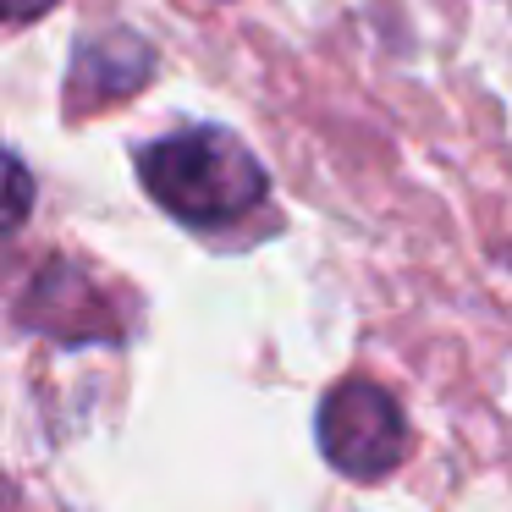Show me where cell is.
<instances>
[{"label": "cell", "instance_id": "8992f818", "mask_svg": "<svg viewBox=\"0 0 512 512\" xmlns=\"http://www.w3.org/2000/svg\"><path fill=\"white\" fill-rule=\"evenodd\" d=\"M0 6H6V23L23 28V23H34V17H45L56 0H0Z\"/></svg>", "mask_w": 512, "mask_h": 512}, {"label": "cell", "instance_id": "7a4b0ae2", "mask_svg": "<svg viewBox=\"0 0 512 512\" xmlns=\"http://www.w3.org/2000/svg\"><path fill=\"white\" fill-rule=\"evenodd\" d=\"M314 435H320L325 463L336 474L358 479V485L386 479L408 457V413L386 386H375L364 375H347L325 391Z\"/></svg>", "mask_w": 512, "mask_h": 512}, {"label": "cell", "instance_id": "3957f363", "mask_svg": "<svg viewBox=\"0 0 512 512\" xmlns=\"http://www.w3.org/2000/svg\"><path fill=\"white\" fill-rule=\"evenodd\" d=\"M17 314L28 331H50L61 342H116L122 336V325H111V309L94 292L89 270H72L67 259L39 270Z\"/></svg>", "mask_w": 512, "mask_h": 512}, {"label": "cell", "instance_id": "5b68a950", "mask_svg": "<svg viewBox=\"0 0 512 512\" xmlns=\"http://www.w3.org/2000/svg\"><path fill=\"white\" fill-rule=\"evenodd\" d=\"M6 182H12V226L28 221V204H34V182H28V166L23 160H6Z\"/></svg>", "mask_w": 512, "mask_h": 512}, {"label": "cell", "instance_id": "277c9868", "mask_svg": "<svg viewBox=\"0 0 512 512\" xmlns=\"http://www.w3.org/2000/svg\"><path fill=\"white\" fill-rule=\"evenodd\" d=\"M149 72H155V50L144 45L127 28H111L100 39H83L72 50V78H67V111H100V105L122 100V94L144 89Z\"/></svg>", "mask_w": 512, "mask_h": 512}, {"label": "cell", "instance_id": "6da1fadb", "mask_svg": "<svg viewBox=\"0 0 512 512\" xmlns=\"http://www.w3.org/2000/svg\"><path fill=\"white\" fill-rule=\"evenodd\" d=\"M133 166L149 199L193 232H221V226L243 221L270 193L259 155L215 122H193L155 138L133 155Z\"/></svg>", "mask_w": 512, "mask_h": 512}]
</instances>
